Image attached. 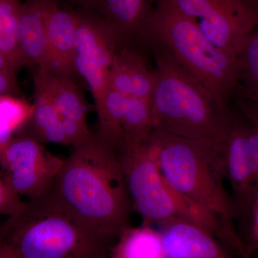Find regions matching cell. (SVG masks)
<instances>
[{
	"instance_id": "cell-1",
	"label": "cell",
	"mask_w": 258,
	"mask_h": 258,
	"mask_svg": "<svg viewBox=\"0 0 258 258\" xmlns=\"http://www.w3.org/2000/svg\"><path fill=\"white\" fill-rule=\"evenodd\" d=\"M73 148L49 192L83 227L115 244L131 227L133 208L118 152L93 134Z\"/></svg>"
},
{
	"instance_id": "cell-2",
	"label": "cell",
	"mask_w": 258,
	"mask_h": 258,
	"mask_svg": "<svg viewBox=\"0 0 258 258\" xmlns=\"http://www.w3.org/2000/svg\"><path fill=\"white\" fill-rule=\"evenodd\" d=\"M161 175L176 192L217 217L240 257L249 249L234 228L235 205L224 186L215 142L153 131L148 139Z\"/></svg>"
},
{
	"instance_id": "cell-3",
	"label": "cell",
	"mask_w": 258,
	"mask_h": 258,
	"mask_svg": "<svg viewBox=\"0 0 258 258\" xmlns=\"http://www.w3.org/2000/svg\"><path fill=\"white\" fill-rule=\"evenodd\" d=\"M154 67L153 131L189 139L220 140L227 111L160 42H148Z\"/></svg>"
},
{
	"instance_id": "cell-4",
	"label": "cell",
	"mask_w": 258,
	"mask_h": 258,
	"mask_svg": "<svg viewBox=\"0 0 258 258\" xmlns=\"http://www.w3.org/2000/svg\"><path fill=\"white\" fill-rule=\"evenodd\" d=\"M3 230L10 258H111L114 244L83 227L49 191L25 203Z\"/></svg>"
},
{
	"instance_id": "cell-5",
	"label": "cell",
	"mask_w": 258,
	"mask_h": 258,
	"mask_svg": "<svg viewBox=\"0 0 258 258\" xmlns=\"http://www.w3.org/2000/svg\"><path fill=\"white\" fill-rule=\"evenodd\" d=\"M147 42H160L211 93L222 112L230 108L239 86L240 62L215 45L189 18L157 0Z\"/></svg>"
},
{
	"instance_id": "cell-6",
	"label": "cell",
	"mask_w": 258,
	"mask_h": 258,
	"mask_svg": "<svg viewBox=\"0 0 258 258\" xmlns=\"http://www.w3.org/2000/svg\"><path fill=\"white\" fill-rule=\"evenodd\" d=\"M148 139L137 145L122 146L117 152L133 208L144 219V225L181 219L230 243V237L217 217L181 196L166 182Z\"/></svg>"
},
{
	"instance_id": "cell-7",
	"label": "cell",
	"mask_w": 258,
	"mask_h": 258,
	"mask_svg": "<svg viewBox=\"0 0 258 258\" xmlns=\"http://www.w3.org/2000/svg\"><path fill=\"white\" fill-rule=\"evenodd\" d=\"M219 164L232 189L237 218L248 220L258 196V103L236 93L216 142Z\"/></svg>"
},
{
	"instance_id": "cell-8",
	"label": "cell",
	"mask_w": 258,
	"mask_h": 258,
	"mask_svg": "<svg viewBox=\"0 0 258 258\" xmlns=\"http://www.w3.org/2000/svg\"><path fill=\"white\" fill-rule=\"evenodd\" d=\"M191 20L210 41L238 57L257 18L249 0H162Z\"/></svg>"
},
{
	"instance_id": "cell-9",
	"label": "cell",
	"mask_w": 258,
	"mask_h": 258,
	"mask_svg": "<svg viewBox=\"0 0 258 258\" xmlns=\"http://www.w3.org/2000/svg\"><path fill=\"white\" fill-rule=\"evenodd\" d=\"M64 161L25 134L12 139L3 153L0 166L8 187L19 197L32 200L50 191Z\"/></svg>"
},
{
	"instance_id": "cell-10",
	"label": "cell",
	"mask_w": 258,
	"mask_h": 258,
	"mask_svg": "<svg viewBox=\"0 0 258 258\" xmlns=\"http://www.w3.org/2000/svg\"><path fill=\"white\" fill-rule=\"evenodd\" d=\"M119 47L113 29L104 19L78 13L75 69L91 88L96 106L108 90V73Z\"/></svg>"
},
{
	"instance_id": "cell-11",
	"label": "cell",
	"mask_w": 258,
	"mask_h": 258,
	"mask_svg": "<svg viewBox=\"0 0 258 258\" xmlns=\"http://www.w3.org/2000/svg\"><path fill=\"white\" fill-rule=\"evenodd\" d=\"M146 50L136 46L117 49L108 73V89L126 98L152 100L155 75L148 64Z\"/></svg>"
},
{
	"instance_id": "cell-12",
	"label": "cell",
	"mask_w": 258,
	"mask_h": 258,
	"mask_svg": "<svg viewBox=\"0 0 258 258\" xmlns=\"http://www.w3.org/2000/svg\"><path fill=\"white\" fill-rule=\"evenodd\" d=\"M157 0H100L99 8L120 46L147 48V28Z\"/></svg>"
},
{
	"instance_id": "cell-13",
	"label": "cell",
	"mask_w": 258,
	"mask_h": 258,
	"mask_svg": "<svg viewBox=\"0 0 258 258\" xmlns=\"http://www.w3.org/2000/svg\"><path fill=\"white\" fill-rule=\"evenodd\" d=\"M45 18L51 71L74 79L75 36L78 13L61 8L55 0H40Z\"/></svg>"
},
{
	"instance_id": "cell-14",
	"label": "cell",
	"mask_w": 258,
	"mask_h": 258,
	"mask_svg": "<svg viewBox=\"0 0 258 258\" xmlns=\"http://www.w3.org/2000/svg\"><path fill=\"white\" fill-rule=\"evenodd\" d=\"M158 225L167 258H230L214 236L200 226L178 218Z\"/></svg>"
},
{
	"instance_id": "cell-15",
	"label": "cell",
	"mask_w": 258,
	"mask_h": 258,
	"mask_svg": "<svg viewBox=\"0 0 258 258\" xmlns=\"http://www.w3.org/2000/svg\"><path fill=\"white\" fill-rule=\"evenodd\" d=\"M35 91L50 98L62 117L88 126V107L73 78L67 75L37 69L34 77Z\"/></svg>"
},
{
	"instance_id": "cell-16",
	"label": "cell",
	"mask_w": 258,
	"mask_h": 258,
	"mask_svg": "<svg viewBox=\"0 0 258 258\" xmlns=\"http://www.w3.org/2000/svg\"><path fill=\"white\" fill-rule=\"evenodd\" d=\"M19 34L26 63L51 71L46 26L40 0H25L20 5Z\"/></svg>"
},
{
	"instance_id": "cell-17",
	"label": "cell",
	"mask_w": 258,
	"mask_h": 258,
	"mask_svg": "<svg viewBox=\"0 0 258 258\" xmlns=\"http://www.w3.org/2000/svg\"><path fill=\"white\" fill-rule=\"evenodd\" d=\"M111 258H167L159 230L150 225L128 227L111 249Z\"/></svg>"
},
{
	"instance_id": "cell-18",
	"label": "cell",
	"mask_w": 258,
	"mask_h": 258,
	"mask_svg": "<svg viewBox=\"0 0 258 258\" xmlns=\"http://www.w3.org/2000/svg\"><path fill=\"white\" fill-rule=\"evenodd\" d=\"M129 98L113 90H107L101 103L96 106L98 130L97 137L118 152L123 145V122Z\"/></svg>"
},
{
	"instance_id": "cell-19",
	"label": "cell",
	"mask_w": 258,
	"mask_h": 258,
	"mask_svg": "<svg viewBox=\"0 0 258 258\" xmlns=\"http://www.w3.org/2000/svg\"><path fill=\"white\" fill-rule=\"evenodd\" d=\"M35 103L29 134L40 143H53L69 146L62 124V117L50 98L35 91Z\"/></svg>"
},
{
	"instance_id": "cell-20",
	"label": "cell",
	"mask_w": 258,
	"mask_h": 258,
	"mask_svg": "<svg viewBox=\"0 0 258 258\" xmlns=\"http://www.w3.org/2000/svg\"><path fill=\"white\" fill-rule=\"evenodd\" d=\"M20 0H0V52L15 67L27 64L19 34Z\"/></svg>"
},
{
	"instance_id": "cell-21",
	"label": "cell",
	"mask_w": 258,
	"mask_h": 258,
	"mask_svg": "<svg viewBox=\"0 0 258 258\" xmlns=\"http://www.w3.org/2000/svg\"><path fill=\"white\" fill-rule=\"evenodd\" d=\"M122 128V146L128 147L146 142L153 132L152 100L129 98Z\"/></svg>"
},
{
	"instance_id": "cell-22",
	"label": "cell",
	"mask_w": 258,
	"mask_h": 258,
	"mask_svg": "<svg viewBox=\"0 0 258 258\" xmlns=\"http://www.w3.org/2000/svg\"><path fill=\"white\" fill-rule=\"evenodd\" d=\"M34 111V104L12 96H0V144L7 147L13 134L29 123Z\"/></svg>"
},
{
	"instance_id": "cell-23",
	"label": "cell",
	"mask_w": 258,
	"mask_h": 258,
	"mask_svg": "<svg viewBox=\"0 0 258 258\" xmlns=\"http://www.w3.org/2000/svg\"><path fill=\"white\" fill-rule=\"evenodd\" d=\"M240 81L237 91L243 96L258 99V23L244 42L238 55Z\"/></svg>"
},
{
	"instance_id": "cell-24",
	"label": "cell",
	"mask_w": 258,
	"mask_h": 258,
	"mask_svg": "<svg viewBox=\"0 0 258 258\" xmlns=\"http://www.w3.org/2000/svg\"><path fill=\"white\" fill-rule=\"evenodd\" d=\"M25 203L20 197L13 192L0 178V215L13 216L21 211Z\"/></svg>"
},
{
	"instance_id": "cell-25",
	"label": "cell",
	"mask_w": 258,
	"mask_h": 258,
	"mask_svg": "<svg viewBox=\"0 0 258 258\" xmlns=\"http://www.w3.org/2000/svg\"><path fill=\"white\" fill-rule=\"evenodd\" d=\"M15 71L0 72V96H11L18 92Z\"/></svg>"
},
{
	"instance_id": "cell-26",
	"label": "cell",
	"mask_w": 258,
	"mask_h": 258,
	"mask_svg": "<svg viewBox=\"0 0 258 258\" xmlns=\"http://www.w3.org/2000/svg\"><path fill=\"white\" fill-rule=\"evenodd\" d=\"M249 221L252 240L258 244V196L251 210Z\"/></svg>"
},
{
	"instance_id": "cell-27",
	"label": "cell",
	"mask_w": 258,
	"mask_h": 258,
	"mask_svg": "<svg viewBox=\"0 0 258 258\" xmlns=\"http://www.w3.org/2000/svg\"><path fill=\"white\" fill-rule=\"evenodd\" d=\"M16 69L17 68L14 64H12L9 59L0 52V72L16 71Z\"/></svg>"
},
{
	"instance_id": "cell-28",
	"label": "cell",
	"mask_w": 258,
	"mask_h": 258,
	"mask_svg": "<svg viewBox=\"0 0 258 258\" xmlns=\"http://www.w3.org/2000/svg\"><path fill=\"white\" fill-rule=\"evenodd\" d=\"M76 5L84 8H98L100 7V0H69Z\"/></svg>"
},
{
	"instance_id": "cell-29",
	"label": "cell",
	"mask_w": 258,
	"mask_h": 258,
	"mask_svg": "<svg viewBox=\"0 0 258 258\" xmlns=\"http://www.w3.org/2000/svg\"><path fill=\"white\" fill-rule=\"evenodd\" d=\"M249 1L252 5V8H253L256 16H257L258 23V0H249Z\"/></svg>"
},
{
	"instance_id": "cell-30",
	"label": "cell",
	"mask_w": 258,
	"mask_h": 258,
	"mask_svg": "<svg viewBox=\"0 0 258 258\" xmlns=\"http://www.w3.org/2000/svg\"><path fill=\"white\" fill-rule=\"evenodd\" d=\"M0 258H10L8 252L5 250L4 247H3V248L2 249V250L0 251Z\"/></svg>"
},
{
	"instance_id": "cell-31",
	"label": "cell",
	"mask_w": 258,
	"mask_h": 258,
	"mask_svg": "<svg viewBox=\"0 0 258 258\" xmlns=\"http://www.w3.org/2000/svg\"><path fill=\"white\" fill-rule=\"evenodd\" d=\"M5 149L0 145V161H1L2 157H3V153H4Z\"/></svg>"
},
{
	"instance_id": "cell-32",
	"label": "cell",
	"mask_w": 258,
	"mask_h": 258,
	"mask_svg": "<svg viewBox=\"0 0 258 258\" xmlns=\"http://www.w3.org/2000/svg\"><path fill=\"white\" fill-rule=\"evenodd\" d=\"M250 99H251V98H250ZM252 100H254V101H255L256 102H257V103H258V99H257V100L252 99Z\"/></svg>"
}]
</instances>
